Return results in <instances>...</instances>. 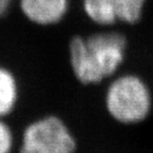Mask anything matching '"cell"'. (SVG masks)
Returning a JSON list of instances; mask_svg holds the SVG:
<instances>
[{
    "mask_svg": "<svg viewBox=\"0 0 153 153\" xmlns=\"http://www.w3.org/2000/svg\"><path fill=\"white\" fill-rule=\"evenodd\" d=\"M105 83L103 106L113 121L131 127L143 123L150 117L153 94L140 74L120 71Z\"/></svg>",
    "mask_w": 153,
    "mask_h": 153,
    "instance_id": "7a4b0ae2",
    "label": "cell"
},
{
    "mask_svg": "<svg viewBox=\"0 0 153 153\" xmlns=\"http://www.w3.org/2000/svg\"><path fill=\"white\" fill-rule=\"evenodd\" d=\"M14 2L15 0H0V19L9 14Z\"/></svg>",
    "mask_w": 153,
    "mask_h": 153,
    "instance_id": "9c48e42d",
    "label": "cell"
},
{
    "mask_svg": "<svg viewBox=\"0 0 153 153\" xmlns=\"http://www.w3.org/2000/svg\"><path fill=\"white\" fill-rule=\"evenodd\" d=\"M147 1L148 0H114L119 24L133 26L140 22Z\"/></svg>",
    "mask_w": 153,
    "mask_h": 153,
    "instance_id": "52a82bcc",
    "label": "cell"
},
{
    "mask_svg": "<svg viewBox=\"0 0 153 153\" xmlns=\"http://www.w3.org/2000/svg\"><path fill=\"white\" fill-rule=\"evenodd\" d=\"M128 38L115 28L72 36L68 43V65L80 84L95 86L121 71L128 54Z\"/></svg>",
    "mask_w": 153,
    "mask_h": 153,
    "instance_id": "6da1fadb",
    "label": "cell"
},
{
    "mask_svg": "<svg viewBox=\"0 0 153 153\" xmlns=\"http://www.w3.org/2000/svg\"><path fill=\"white\" fill-rule=\"evenodd\" d=\"M86 18L98 28H115L119 25L114 0H81Z\"/></svg>",
    "mask_w": 153,
    "mask_h": 153,
    "instance_id": "8992f818",
    "label": "cell"
},
{
    "mask_svg": "<svg viewBox=\"0 0 153 153\" xmlns=\"http://www.w3.org/2000/svg\"><path fill=\"white\" fill-rule=\"evenodd\" d=\"M22 87L12 68L0 63V118H9L20 102Z\"/></svg>",
    "mask_w": 153,
    "mask_h": 153,
    "instance_id": "5b68a950",
    "label": "cell"
},
{
    "mask_svg": "<svg viewBox=\"0 0 153 153\" xmlns=\"http://www.w3.org/2000/svg\"><path fill=\"white\" fill-rule=\"evenodd\" d=\"M17 148V138L7 118H0V153H13Z\"/></svg>",
    "mask_w": 153,
    "mask_h": 153,
    "instance_id": "ba28073f",
    "label": "cell"
},
{
    "mask_svg": "<svg viewBox=\"0 0 153 153\" xmlns=\"http://www.w3.org/2000/svg\"><path fill=\"white\" fill-rule=\"evenodd\" d=\"M18 10L33 26L49 28L60 25L70 12V0H17Z\"/></svg>",
    "mask_w": 153,
    "mask_h": 153,
    "instance_id": "277c9868",
    "label": "cell"
},
{
    "mask_svg": "<svg viewBox=\"0 0 153 153\" xmlns=\"http://www.w3.org/2000/svg\"><path fill=\"white\" fill-rule=\"evenodd\" d=\"M78 139L59 115L45 114L29 121L17 140V153H76Z\"/></svg>",
    "mask_w": 153,
    "mask_h": 153,
    "instance_id": "3957f363",
    "label": "cell"
}]
</instances>
